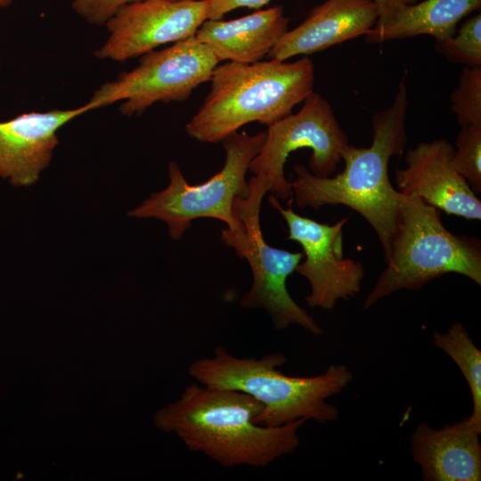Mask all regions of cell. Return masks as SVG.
Segmentation results:
<instances>
[{
	"label": "cell",
	"instance_id": "8fae6325",
	"mask_svg": "<svg viewBox=\"0 0 481 481\" xmlns=\"http://www.w3.org/2000/svg\"><path fill=\"white\" fill-rule=\"evenodd\" d=\"M208 0H140L122 7L105 25L109 36L94 53L125 61L194 37L208 19Z\"/></svg>",
	"mask_w": 481,
	"mask_h": 481
},
{
	"label": "cell",
	"instance_id": "6da1fadb",
	"mask_svg": "<svg viewBox=\"0 0 481 481\" xmlns=\"http://www.w3.org/2000/svg\"><path fill=\"white\" fill-rule=\"evenodd\" d=\"M262 404L242 392L200 383L187 386L180 397L159 410L156 427L173 433L188 450L223 467H265L300 444L299 419L281 426L257 422Z\"/></svg>",
	"mask_w": 481,
	"mask_h": 481
},
{
	"label": "cell",
	"instance_id": "30bf717a",
	"mask_svg": "<svg viewBox=\"0 0 481 481\" xmlns=\"http://www.w3.org/2000/svg\"><path fill=\"white\" fill-rule=\"evenodd\" d=\"M268 200L284 218L288 240L303 249L306 259L297 265L296 271L310 284L306 304L313 308L330 310L338 300L358 294L364 268L360 262L345 258L343 254V227L348 218H341L333 224H322L297 214L291 206L293 198L289 199L287 208L273 195Z\"/></svg>",
	"mask_w": 481,
	"mask_h": 481
},
{
	"label": "cell",
	"instance_id": "5bb4252c",
	"mask_svg": "<svg viewBox=\"0 0 481 481\" xmlns=\"http://www.w3.org/2000/svg\"><path fill=\"white\" fill-rule=\"evenodd\" d=\"M379 10L372 0H326L306 20L288 30L272 48L271 60L309 55L365 36L376 24Z\"/></svg>",
	"mask_w": 481,
	"mask_h": 481
},
{
	"label": "cell",
	"instance_id": "ba28073f",
	"mask_svg": "<svg viewBox=\"0 0 481 481\" xmlns=\"http://www.w3.org/2000/svg\"><path fill=\"white\" fill-rule=\"evenodd\" d=\"M219 62L194 36L143 54L136 67L101 85L86 104L94 110L120 102V114L131 117L159 102H183L210 80Z\"/></svg>",
	"mask_w": 481,
	"mask_h": 481
},
{
	"label": "cell",
	"instance_id": "3957f363",
	"mask_svg": "<svg viewBox=\"0 0 481 481\" xmlns=\"http://www.w3.org/2000/svg\"><path fill=\"white\" fill-rule=\"evenodd\" d=\"M204 102L185 125L198 142L216 143L241 126H267L292 113L313 92L314 66L307 56L295 61H227L217 65Z\"/></svg>",
	"mask_w": 481,
	"mask_h": 481
},
{
	"label": "cell",
	"instance_id": "603a6c76",
	"mask_svg": "<svg viewBox=\"0 0 481 481\" xmlns=\"http://www.w3.org/2000/svg\"><path fill=\"white\" fill-rule=\"evenodd\" d=\"M270 1L271 0H208V19H222L226 13L240 7L259 9Z\"/></svg>",
	"mask_w": 481,
	"mask_h": 481
},
{
	"label": "cell",
	"instance_id": "d6986e66",
	"mask_svg": "<svg viewBox=\"0 0 481 481\" xmlns=\"http://www.w3.org/2000/svg\"><path fill=\"white\" fill-rule=\"evenodd\" d=\"M436 51L465 67H481V14L467 19L449 38L436 41Z\"/></svg>",
	"mask_w": 481,
	"mask_h": 481
},
{
	"label": "cell",
	"instance_id": "8992f818",
	"mask_svg": "<svg viewBox=\"0 0 481 481\" xmlns=\"http://www.w3.org/2000/svg\"><path fill=\"white\" fill-rule=\"evenodd\" d=\"M265 135V131L251 135L237 131L225 137L222 141L225 151L223 167L200 183H189L178 165L169 162L167 186L152 193L127 215L165 222L168 234L175 240L183 235L194 220L200 218L220 220L226 224L225 230L230 234L239 236L244 228L234 214V201L249 194L246 175L251 160L264 143Z\"/></svg>",
	"mask_w": 481,
	"mask_h": 481
},
{
	"label": "cell",
	"instance_id": "7c38bea8",
	"mask_svg": "<svg viewBox=\"0 0 481 481\" xmlns=\"http://www.w3.org/2000/svg\"><path fill=\"white\" fill-rule=\"evenodd\" d=\"M447 140L421 142L406 151V167L395 172L398 192L421 198L443 212L467 220L481 219V201L452 166Z\"/></svg>",
	"mask_w": 481,
	"mask_h": 481
},
{
	"label": "cell",
	"instance_id": "7402d4cb",
	"mask_svg": "<svg viewBox=\"0 0 481 481\" xmlns=\"http://www.w3.org/2000/svg\"><path fill=\"white\" fill-rule=\"evenodd\" d=\"M140 0H73V11L91 25L105 26L125 5Z\"/></svg>",
	"mask_w": 481,
	"mask_h": 481
},
{
	"label": "cell",
	"instance_id": "cb8c5ba5",
	"mask_svg": "<svg viewBox=\"0 0 481 481\" xmlns=\"http://www.w3.org/2000/svg\"><path fill=\"white\" fill-rule=\"evenodd\" d=\"M379 10V18L375 25L387 21L401 7L417 3L419 0H372Z\"/></svg>",
	"mask_w": 481,
	"mask_h": 481
},
{
	"label": "cell",
	"instance_id": "52a82bcc",
	"mask_svg": "<svg viewBox=\"0 0 481 481\" xmlns=\"http://www.w3.org/2000/svg\"><path fill=\"white\" fill-rule=\"evenodd\" d=\"M249 196L237 198L233 205L234 214L243 224V232L234 236L224 229L221 233L223 242L232 248L239 257L246 259L251 268L252 284L240 304L247 309H265L277 330L298 324L314 335H322V328L295 302L287 289V279L296 271L304 254L266 242L259 218L262 200L268 192L255 176L249 180Z\"/></svg>",
	"mask_w": 481,
	"mask_h": 481
},
{
	"label": "cell",
	"instance_id": "e0dca14e",
	"mask_svg": "<svg viewBox=\"0 0 481 481\" xmlns=\"http://www.w3.org/2000/svg\"><path fill=\"white\" fill-rule=\"evenodd\" d=\"M481 7V0H424L397 10L385 23L365 36L368 43H382L421 35L436 41L451 37L459 22Z\"/></svg>",
	"mask_w": 481,
	"mask_h": 481
},
{
	"label": "cell",
	"instance_id": "9c48e42d",
	"mask_svg": "<svg viewBox=\"0 0 481 481\" xmlns=\"http://www.w3.org/2000/svg\"><path fill=\"white\" fill-rule=\"evenodd\" d=\"M264 143L251 160L249 171L260 179L268 192L281 200L293 197L290 182L284 174L291 152L309 148L310 172L320 177L331 176L342 160L348 139L339 126L329 102L313 92L297 113L268 126Z\"/></svg>",
	"mask_w": 481,
	"mask_h": 481
},
{
	"label": "cell",
	"instance_id": "2e32d148",
	"mask_svg": "<svg viewBox=\"0 0 481 481\" xmlns=\"http://www.w3.org/2000/svg\"><path fill=\"white\" fill-rule=\"evenodd\" d=\"M288 26L283 8L273 6L230 20L208 19L195 37L208 45L219 61L253 63L270 53Z\"/></svg>",
	"mask_w": 481,
	"mask_h": 481
},
{
	"label": "cell",
	"instance_id": "44dd1931",
	"mask_svg": "<svg viewBox=\"0 0 481 481\" xmlns=\"http://www.w3.org/2000/svg\"><path fill=\"white\" fill-rule=\"evenodd\" d=\"M451 108L461 126H481V67H464L459 85L450 97Z\"/></svg>",
	"mask_w": 481,
	"mask_h": 481
},
{
	"label": "cell",
	"instance_id": "7a4b0ae2",
	"mask_svg": "<svg viewBox=\"0 0 481 481\" xmlns=\"http://www.w3.org/2000/svg\"><path fill=\"white\" fill-rule=\"evenodd\" d=\"M408 91L404 77L393 102L375 113L371 120L372 143L369 147L347 144L342 153L343 171L320 177L303 165H295L290 182L296 205L319 209L344 205L359 213L377 233L384 251L389 252L396 224L399 192L389 180L388 163L404 153L407 143Z\"/></svg>",
	"mask_w": 481,
	"mask_h": 481
},
{
	"label": "cell",
	"instance_id": "277c9868",
	"mask_svg": "<svg viewBox=\"0 0 481 481\" xmlns=\"http://www.w3.org/2000/svg\"><path fill=\"white\" fill-rule=\"evenodd\" d=\"M286 362L281 353L236 357L219 346L213 356L192 362L188 372L201 385L237 390L258 401L263 411L257 422L263 426H281L299 419L335 420L338 410L327 399L348 386L351 371L344 365L331 364L316 376H289L279 369Z\"/></svg>",
	"mask_w": 481,
	"mask_h": 481
},
{
	"label": "cell",
	"instance_id": "4fadbf2b",
	"mask_svg": "<svg viewBox=\"0 0 481 481\" xmlns=\"http://www.w3.org/2000/svg\"><path fill=\"white\" fill-rule=\"evenodd\" d=\"M90 111L84 104L74 109L22 113L0 122V177L15 186L37 182L59 143L57 131Z\"/></svg>",
	"mask_w": 481,
	"mask_h": 481
},
{
	"label": "cell",
	"instance_id": "ac0fdd59",
	"mask_svg": "<svg viewBox=\"0 0 481 481\" xmlns=\"http://www.w3.org/2000/svg\"><path fill=\"white\" fill-rule=\"evenodd\" d=\"M433 342L455 362L462 372L473 402L472 412L468 419L481 432V351L460 322L453 323L444 333L434 332Z\"/></svg>",
	"mask_w": 481,
	"mask_h": 481
},
{
	"label": "cell",
	"instance_id": "d4e9b609",
	"mask_svg": "<svg viewBox=\"0 0 481 481\" xmlns=\"http://www.w3.org/2000/svg\"><path fill=\"white\" fill-rule=\"evenodd\" d=\"M14 0H0V8L10 5Z\"/></svg>",
	"mask_w": 481,
	"mask_h": 481
},
{
	"label": "cell",
	"instance_id": "ffe728a7",
	"mask_svg": "<svg viewBox=\"0 0 481 481\" xmlns=\"http://www.w3.org/2000/svg\"><path fill=\"white\" fill-rule=\"evenodd\" d=\"M452 153L454 169L465 178L472 191L481 192V126H461Z\"/></svg>",
	"mask_w": 481,
	"mask_h": 481
},
{
	"label": "cell",
	"instance_id": "5b68a950",
	"mask_svg": "<svg viewBox=\"0 0 481 481\" xmlns=\"http://www.w3.org/2000/svg\"><path fill=\"white\" fill-rule=\"evenodd\" d=\"M387 266L363 307L401 289H416L446 273L481 284V243L447 230L440 210L414 195L399 193L398 210Z\"/></svg>",
	"mask_w": 481,
	"mask_h": 481
},
{
	"label": "cell",
	"instance_id": "9a60e30c",
	"mask_svg": "<svg viewBox=\"0 0 481 481\" xmlns=\"http://www.w3.org/2000/svg\"><path fill=\"white\" fill-rule=\"evenodd\" d=\"M480 434L468 418L440 429L418 425L412 435V453L422 479L481 480Z\"/></svg>",
	"mask_w": 481,
	"mask_h": 481
}]
</instances>
